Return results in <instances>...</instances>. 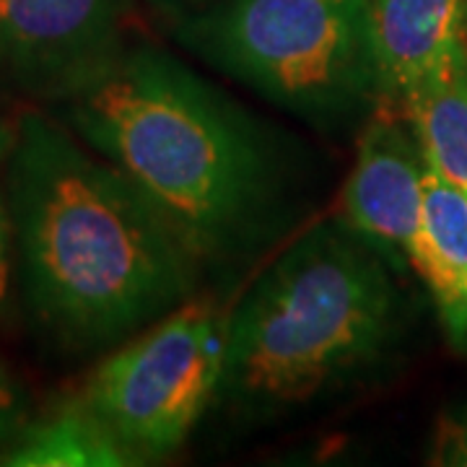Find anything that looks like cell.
<instances>
[{"mask_svg":"<svg viewBox=\"0 0 467 467\" xmlns=\"http://www.w3.org/2000/svg\"><path fill=\"white\" fill-rule=\"evenodd\" d=\"M8 221L26 304L66 348H109L143 333L195 296L205 270L125 171L42 112L14 128Z\"/></svg>","mask_w":467,"mask_h":467,"instance_id":"obj_1","label":"cell"},{"mask_svg":"<svg viewBox=\"0 0 467 467\" xmlns=\"http://www.w3.org/2000/svg\"><path fill=\"white\" fill-rule=\"evenodd\" d=\"M63 104L73 130L167 213L202 265L275 236L288 208L284 146L174 55L122 50Z\"/></svg>","mask_w":467,"mask_h":467,"instance_id":"obj_2","label":"cell"},{"mask_svg":"<svg viewBox=\"0 0 467 467\" xmlns=\"http://www.w3.org/2000/svg\"><path fill=\"white\" fill-rule=\"evenodd\" d=\"M395 335L387 260L343 218L281 252L226 317L216 400L267 420L346 389Z\"/></svg>","mask_w":467,"mask_h":467,"instance_id":"obj_3","label":"cell"},{"mask_svg":"<svg viewBox=\"0 0 467 467\" xmlns=\"http://www.w3.org/2000/svg\"><path fill=\"white\" fill-rule=\"evenodd\" d=\"M174 36L319 130L367 119L382 101L371 0H218L180 18Z\"/></svg>","mask_w":467,"mask_h":467,"instance_id":"obj_4","label":"cell"},{"mask_svg":"<svg viewBox=\"0 0 467 467\" xmlns=\"http://www.w3.org/2000/svg\"><path fill=\"white\" fill-rule=\"evenodd\" d=\"M226 312L192 296L104 358L81 402L138 465L164 460L216 400Z\"/></svg>","mask_w":467,"mask_h":467,"instance_id":"obj_5","label":"cell"},{"mask_svg":"<svg viewBox=\"0 0 467 467\" xmlns=\"http://www.w3.org/2000/svg\"><path fill=\"white\" fill-rule=\"evenodd\" d=\"M119 0H0V81L67 101L122 55Z\"/></svg>","mask_w":467,"mask_h":467,"instance_id":"obj_6","label":"cell"},{"mask_svg":"<svg viewBox=\"0 0 467 467\" xmlns=\"http://www.w3.org/2000/svg\"><path fill=\"white\" fill-rule=\"evenodd\" d=\"M423 153L387 101L367 117L343 190V221L387 263L408 260L423 218Z\"/></svg>","mask_w":467,"mask_h":467,"instance_id":"obj_7","label":"cell"},{"mask_svg":"<svg viewBox=\"0 0 467 467\" xmlns=\"http://www.w3.org/2000/svg\"><path fill=\"white\" fill-rule=\"evenodd\" d=\"M382 101H400L465 42V0H371Z\"/></svg>","mask_w":467,"mask_h":467,"instance_id":"obj_8","label":"cell"},{"mask_svg":"<svg viewBox=\"0 0 467 467\" xmlns=\"http://www.w3.org/2000/svg\"><path fill=\"white\" fill-rule=\"evenodd\" d=\"M408 263L431 288L451 337L467 340V198L429 169L423 174V218Z\"/></svg>","mask_w":467,"mask_h":467,"instance_id":"obj_9","label":"cell"},{"mask_svg":"<svg viewBox=\"0 0 467 467\" xmlns=\"http://www.w3.org/2000/svg\"><path fill=\"white\" fill-rule=\"evenodd\" d=\"M413 125L423 164L457 190H467V45L447 55L400 101Z\"/></svg>","mask_w":467,"mask_h":467,"instance_id":"obj_10","label":"cell"},{"mask_svg":"<svg viewBox=\"0 0 467 467\" xmlns=\"http://www.w3.org/2000/svg\"><path fill=\"white\" fill-rule=\"evenodd\" d=\"M0 465L16 467H130L138 465L115 436L91 416L84 402L29 426L16 444L0 454Z\"/></svg>","mask_w":467,"mask_h":467,"instance_id":"obj_11","label":"cell"},{"mask_svg":"<svg viewBox=\"0 0 467 467\" xmlns=\"http://www.w3.org/2000/svg\"><path fill=\"white\" fill-rule=\"evenodd\" d=\"M26 429V400L18 392L11 374L0 367V454L11 450Z\"/></svg>","mask_w":467,"mask_h":467,"instance_id":"obj_12","label":"cell"},{"mask_svg":"<svg viewBox=\"0 0 467 467\" xmlns=\"http://www.w3.org/2000/svg\"><path fill=\"white\" fill-rule=\"evenodd\" d=\"M434 465L467 467V408L439 423L431 451Z\"/></svg>","mask_w":467,"mask_h":467,"instance_id":"obj_13","label":"cell"},{"mask_svg":"<svg viewBox=\"0 0 467 467\" xmlns=\"http://www.w3.org/2000/svg\"><path fill=\"white\" fill-rule=\"evenodd\" d=\"M11 140H14V130H8L3 122H0V161L8 156L11 149ZM5 213H3V202H0V306L8 296V278H11V263H8V242H5Z\"/></svg>","mask_w":467,"mask_h":467,"instance_id":"obj_14","label":"cell"},{"mask_svg":"<svg viewBox=\"0 0 467 467\" xmlns=\"http://www.w3.org/2000/svg\"><path fill=\"white\" fill-rule=\"evenodd\" d=\"M153 3H159L161 8H184V5H198L205 0H153Z\"/></svg>","mask_w":467,"mask_h":467,"instance_id":"obj_15","label":"cell"},{"mask_svg":"<svg viewBox=\"0 0 467 467\" xmlns=\"http://www.w3.org/2000/svg\"><path fill=\"white\" fill-rule=\"evenodd\" d=\"M465 26H467V0H465Z\"/></svg>","mask_w":467,"mask_h":467,"instance_id":"obj_16","label":"cell"}]
</instances>
